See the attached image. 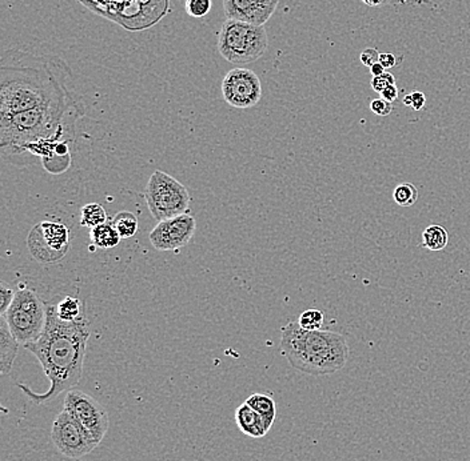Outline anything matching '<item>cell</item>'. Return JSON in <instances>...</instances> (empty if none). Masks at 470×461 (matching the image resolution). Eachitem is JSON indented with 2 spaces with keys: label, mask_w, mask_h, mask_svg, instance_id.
<instances>
[{
  "label": "cell",
  "mask_w": 470,
  "mask_h": 461,
  "mask_svg": "<svg viewBox=\"0 0 470 461\" xmlns=\"http://www.w3.org/2000/svg\"><path fill=\"white\" fill-rule=\"evenodd\" d=\"M71 82L73 72L59 56L7 51L0 66V118L70 95Z\"/></svg>",
  "instance_id": "1"
},
{
  "label": "cell",
  "mask_w": 470,
  "mask_h": 461,
  "mask_svg": "<svg viewBox=\"0 0 470 461\" xmlns=\"http://www.w3.org/2000/svg\"><path fill=\"white\" fill-rule=\"evenodd\" d=\"M46 310L47 322L44 333L25 350L38 359L50 380V389L44 393H36L24 384H18L24 395L35 404H46L78 386L83 375L90 339V322L87 318L76 322L62 321L50 302H46Z\"/></svg>",
  "instance_id": "2"
},
{
  "label": "cell",
  "mask_w": 470,
  "mask_h": 461,
  "mask_svg": "<svg viewBox=\"0 0 470 461\" xmlns=\"http://www.w3.org/2000/svg\"><path fill=\"white\" fill-rule=\"evenodd\" d=\"M84 107L73 93L28 111L0 118V154L5 162L28 166V151L47 139L76 141V123Z\"/></svg>",
  "instance_id": "3"
},
{
  "label": "cell",
  "mask_w": 470,
  "mask_h": 461,
  "mask_svg": "<svg viewBox=\"0 0 470 461\" xmlns=\"http://www.w3.org/2000/svg\"><path fill=\"white\" fill-rule=\"evenodd\" d=\"M281 353L293 369L306 375H330L347 366L349 346L341 333L308 331L291 322L282 328Z\"/></svg>",
  "instance_id": "4"
},
{
  "label": "cell",
  "mask_w": 470,
  "mask_h": 461,
  "mask_svg": "<svg viewBox=\"0 0 470 461\" xmlns=\"http://www.w3.org/2000/svg\"><path fill=\"white\" fill-rule=\"evenodd\" d=\"M92 13L124 30L143 31L171 13L170 0H79Z\"/></svg>",
  "instance_id": "5"
},
{
  "label": "cell",
  "mask_w": 470,
  "mask_h": 461,
  "mask_svg": "<svg viewBox=\"0 0 470 461\" xmlns=\"http://www.w3.org/2000/svg\"><path fill=\"white\" fill-rule=\"evenodd\" d=\"M268 47V33L263 25L226 19L218 34V51L234 66L254 63L265 55Z\"/></svg>",
  "instance_id": "6"
},
{
  "label": "cell",
  "mask_w": 470,
  "mask_h": 461,
  "mask_svg": "<svg viewBox=\"0 0 470 461\" xmlns=\"http://www.w3.org/2000/svg\"><path fill=\"white\" fill-rule=\"evenodd\" d=\"M3 318L16 341L25 348L35 343L44 333L47 322L46 302L31 288L21 287Z\"/></svg>",
  "instance_id": "7"
},
{
  "label": "cell",
  "mask_w": 470,
  "mask_h": 461,
  "mask_svg": "<svg viewBox=\"0 0 470 461\" xmlns=\"http://www.w3.org/2000/svg\"><path fill=\"white\" fill-rule=\"evenodd\" d=\"M191 197L188 188L166 172L155 171L146 187V203L158 223L188 214Z\"/></svg>",
  "instance_id": "8"
},
{
  "label": "cell",
  "mask_w": 470,
  "mask_h": 461,
  "mask_svg": "<svg viewBox=\"0 0 470 461\" xmlns=\"http://www.w3.org/2000/svg\"><path fill=\"white\" fill-rule=\"evenodd\" d=\"M27 247L38 262L53 264L70 250V230L61 222L44 220L30 231Z\"/></svg>",
  "instance_id": "9"
},
{
  "label": "cell",
  "mask_w": 470,
  "mask_h": 461,
  "mask_svg": "<svg viewBox=\"0 0 470 461\" xmlns=\"http://www.w3.org/2000/svg\"><path fill=\"white\" fill-rule=\"evenodd\" d=\"M51 440L55 448L69 459H81L99 446V441L89 434L66 409H64L54 420Z\"/></svg>",
  "instance_id": "10"
},
{
  "label": "cell",
  "mask_w": 470,
  "mask_h": 461,
  "mask_svg": "<svg viewBox=\"0 0 470 461\" xmlns=\"http://www.w3.org/2000/svg\"><path fill=\"white\" fill-rule=\"evenodd\" d=\"M101 443L109 431L110 418L99 401L87 393L71 389L64 399V408Z\"/></svg>",
  "instance_id": "11"
},
{
  "label": "cell",
  "mask_w": 470,
  "mask_h": 461,
  "mask_svg": "<svg viewBox=\"0 0 470 461\" xmlns=\"http://www.w3.org/2000/svg\"><path fill=\"white\" fill-rule=\"evenodd\" d=\"M222 96L229 106L248 110L256 107L262 98V84L253 70L235 67L222 81Z\"/></svg>",
  "instance_id": "12"
},
{
  "label": "cell",
  "mask_w": 470,
  "mask_h": 461,
  "mask_svg": "<svg viewBox=\"0 0 470 461\" xmlns=\"http://www.w3.org/2000/svg\"><path fill=\"white\" fill-rule=\"evenodd\" d=\"M197 228L194 216L189 214L180 215L171 219L163 220L150 232L149 239L155 250L178 251L189 245Z\"/></svg>",
  "instance_id": "13"
},
{
  "label": "cell",
  "mask_w": 470,
  "mask_h": 461,
  "mask_svg": "<svg viewBox=\"0 0 470 461\" xmlns=\"http://www.w3.org/2000/svg\"><path fill=\"white\" fill-rule=\"evenodd\" d=\"M226 18L263 25L270 21L279 0H222Z\"/></svg>",
  "instance_id": "14"
},
{
  "label": "cell",
  "mask_w": 470,
  "mask_h": 461,
  "mask_svg": "<svg viewBox=\"0 0 470 461\" xmlns=\"http://www.w3.org/2000/svg\"><path fill=\"white\" fill-rule=\"evenodd\" d=\"M235 421L238 428L250 437H263L270 431L259 412L254 411L246 401L235 411Z\"/></svg>",
  "instance_id": "15"
},
{
  "label": "cell",
  "mask_w": 470,
  "mask_h": 461,
  "mask_svg": "<svg viewBox=\"0 0 470 461\" xmlns=\"http://www.w3.org/2000/svg\"><path fill=\"white\" fill-rule=\"evenodd\" d=\"M19 348L21 343L11 333L7 322L2 316L0 319V370L3 375H8L13 370Z\"/></svg>",
  "instance_id": "16"
},
{
  "label": "cell",
  "mask_w": 470,
  "mask_h": 461,
  "mask_svg": "<svg viewBox=\"0 0 470 461\" xmlns=\"http://www.w3.org/2000/svg\"><path fill=\"white\" fill-rule=\"evenodd\" d=\"M50 303L62 321L76 322L86 318V305L79 296L59 295Z\"/></svg>",
  "instance_id": "17"
},
{
  "label": "cell",
  "mask_w": 470,
  "mask_h": 461,
  "mask_svg": "<svg viewBox=\"0 0 470 461\" xmlns=\"http://www.w3.org/2000/svg\"><path fill=\"white\" fill-rule=\"evenodd\" d=\"M246 403L259 412L260 418L265 421L268 428L270 429L273 427L274 420H276L277 407L276 401L273 400L271 396L263 395V393H254L250 398L246 400Z\"/></svg>",
  "instance_id": "18"
},
{
  "label": "cell",
  "mask_w": 470,
  "mask_h": 461,
  "mask_svg": "<svg viewBox=\"0 0 470 461\" xmlns=\"http://www.w3.org/2000/svg\"><path fill=\"white\" fill-rule=\"evenodd\" d=\"M90 239L96 248L102 250H110V248L117 247L121 243L122 237L115 230L113 223H104V225L98 226V227L90 230Z\"/></svg>",
  "instance_id": "19"
},
{
  "label": "cell",
  "mask_w": 470,
  "mask_h": 461,
  "mask_svg": "<svg viewBox=\"0 0 470 461\" xmlns=\"http://www.w3.org/2000/svg\"><path fill=\"white\" fill-rule=\"evenodd\" d=\"M447 243H449V234L443 226L433 225L425 228L421 245L426 250L438 253L446 250Z\"/></svg>",
  "instance_id": "20"
},
{
  "label": "cell",
  "mask_w": 470,
  "mask_h": 461,
  "mask_svg": "<svg viewBox=\"0 0 470 461\" xmlns=\"http://www.w3.org/2000/svg\"><path fill=\"white\" fill-rule=\"evenodd\" d=\"M107 223V212L103 206L99 203H90V205L83 206L81 209V226L82 227L93 228Z\"/></svg>",
  "instance_id": "21"
},
{
  "label": "cell",
  "mask_w": 470,
  "mask_h": 461,
  "mask_svg": "<svg viewBox=\"0 0 470 461\" xmlns=\"http://www.w3.org/2000/svg\"><path fill=\"white\" fill-rule=\"evenodd\" d=\"M112 223L118 234L121 235L122 239H130V237L135 236L140 230V223H138L137 216L132 212H118Z\"/></svg>",
  "instance_id": "22"
},
{
  "label": "cell",
  "mask_w": 470,
  "mask_h": 461,
  "mask_svg": "<svg viewBox=\"0 0 470 461\" xmlns=\"http://www.w3.org/2000/svg\"><path fill=\"white\" fill-rule=\"evenodd\" d=\"M418 197H420V192H418L417 187L412 183H401L393 191V200L400 207H412L417 202Z\"/></svg>",
  "instance_id": "23"
},
{
  "label": "cell",
  "mask_w": 470,
  "mask_h": 461,
  "mask_svg": "<svg viewBox=\"0 0 470 461\" xmlns=\"http://www.w3.org/2000/svg\"><path fill=\"white\" fill-rule=\"evenodd\" d=\"M325 316L321 311L318 310H308L299 315V324L301 325L304 330L308 331H318L321 330L324 325Z\"/></svg>",
  "instance_id": "24"
},
{
  "label": "cell",
  "mask_w": 470,
  "mask_h": 461,
  "mask_svg": "<svg viewBox=\"0 0 470 461\" xmlns=\"http://www.w3.org/2000/svg\"><path fill=\"white\" fill-rule=\"evenodd\" d=\"M212 0H186L185 10L189 16L195 19L205 18L211 13Z\"/></svg>",
  "instance_id": "25"
},
{
  "label": "cell",
  "mask_w": 470,
  "mask_h": 461,
  "mask_svg": "<svg viewBox=\"0 0 470 461\" xmlns=\"http://www.w3.org/2000/svg\"><path fill=\"white\" fill-rule=\"evenodd\" d=\"M16 291L5 282L0 283V316H5L15 299Z\"/></svg>",
  "instance_id": "26"
},
{
  "label": "cell",
  "mask_w": 470,
  "mask_h": 461,
  "mask_svg": "<svg viewBox=\"0 0 470 461\" xmlns=\"http://www.w3.org/2000/svg\"><path fill=\"white\" fill-rule=\"evenodd\" d=\"M396 84V78L393 73L385 72L379 76H373L372 79V89L375 90L376 92L381 93L385 89H387L389 86H393Z\"/></svg>",
  "instance_id": "27"
},
{
  "label": "cell",
  "mask_w": 470,
  "mask_h": 461,
  "mask_svg": "<svg viewBox=\"0 0 470 461\" xmlns=\"http://www.w3.org/2000/svg\"><path fill=\"white\" fill-rule=\"evenodd\" d=\"M404 104L407 107H412L415 111H421L426 104V96L421 91H413L407 93L404 98Z\"/></svg>",
  "instance_id": "28"
},
{
  "label": "cell",
  "mask_w": 470,
  "mask_h": 461,
  "mask_svg": "<svg viewBox=\"0 0 470 461\" xmlns=\"http://www.w3.org/2000/svg\"><path fill=\"white\" fill-rule=\"evenodd\" d=\"M370 110H372L373 114L387 116L392 114L393 103L382 98L375 99V101H372V103H370Z\"/></svg>",
  "instance_id": "29"
},
{
  "label": "cell",
  "mask_w": 470,
  "mask_h": 461,
  "mask_svg": "<svg viewBox=\"0 0 470 461\" xmlns=\"http://www.w3.org/2000/svg\"><path fill=\"white\" fill-rule=\"evenodd\" d=\"M379 55H381V53H378L376 48H367V50L362 51L359 59H361V63L364 64V66L373 67L376 63H378Z\"/></svg>",
  "instance_id": "30"
},
{
  "label": "cell",
  "mask_w": 470,
  "mask_h": 461,
  "mask_svg": "<svg viewBox=\"0 0 470 461\" xmlns=\"http://www.w3.org/2000/svg\"><path fill=\"white\" fill-rule=\"evenodd\" d=\"M398 93L400 92H398L397 86L393 84V86L387 87V89H385L384 91L381 92V98L390 101V103H395L398 99Z\"/></svg>",
  "instance_id": "31"
},
{
  "label": "cell",
  "mask_w": 470,
  "mask_h": 461,
  "mask_svg": "<svg viewBox=\"0 0 470 461\" xmlns=\"http://www.w3.org/2000/svg\"><path fill=\"white\" fill-rule=\"evenodd\" d=\"M379 63H381L385 69L389 70L397 64V59H396V56L392 55V53H381V55H379Z\"/></svg>",
  "instance_id": "32"
},
{
  "label": "cell",
  "mask_w": 470,
  "mask_h": 461,
  "mask_svg": "<svg viewBox=\"0 0 470 461\" xmlns=\"http://www.w3.org/2000/svg\"><path fill=\"white\" fill-rule=\"evenodd\" d=\"M370 72H372L373 76H379L382 75V73L387 72V69H385V67L378 62L375 66L370 67Z\"/></svg>",
  "instance_id": "33"
},
{
  "label": "cell",
  "mask_w": 470,
  "mask_h": 461,
  "mask_svg": "<svg viewBox=\"0 0 470 461\" xmlns=\"http://www.w3.org/2000/svg\"><path fill=\"white\" fill-rule=\"evenodd\" d=\"M362 2L369 7H379V5H385L387 0H362Z\"/></svg>",
  "instance_id": "34"
}]
</instances>
